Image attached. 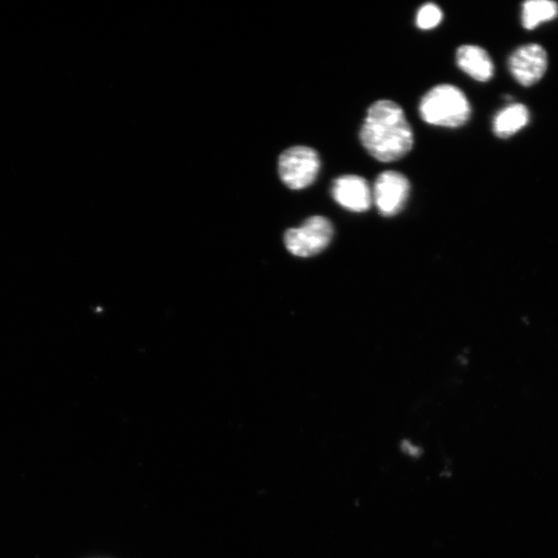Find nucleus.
Instances as JSON below:
<instances>
[{
  "label": "nucleus",
  "instance_id": "obj_9",
  "mask_svg": "<svg viewBox=\"0 0 558 558\" xmlns=\"http://www.w3.org/2000/svg\"><path fill=\"white\" fill-rule=\"evenodd\" d=\"M530 122V111L522 104H513L496 114L492 122V130L496 137L508 139Z\"/></svg>",
  "mask_w": 558,
  "mask_h": 558
},
{
  "label": "nucleus",
  "instance_id": "obj_4",
  "mask_svg": "<svg viewBox=\"0 0 558 558\" xmlns=\"http://www.w3.org/2000/svg\"><path fill=\"white\" fill-rule=\"evenodd\" d=\"M334 234L332 223L321 215L309 217L299 228L285 234L287 250L296 257H313L325 250Z\"/></svg>",
  "mask_w": 558,
  "mask_h": 558
},
{
  "label": "nucleus",
  "instance_id": "obj_5",
  "mask_svg": "<svg viewBox=\"0 0 558 558\" xmlns=\"http://www.w3.org/2000/svg\"><path fill=\"white\" fill-rule=\"evenodd\" d=\"M410 193L411 183L407 176L397 171H385L375 181L372 200L383 216L390 217L406 207Z\"/></svg>",
  "mask_w": 558,
  "mask_h": 558
},
{
  "label": "nucleus",
  "instance_id": "obj_8",
  "mask_svg": "<svg viewBox=\"0 0 558 558\" xmlns=\"http://www.w3.org/2000/svg\"><path fill=\"white\" fill-rule=\"evenodd\" d=\"M456 64L465 74L478 82H488L494 76V65L487 51L479 46L464 45L457 49Z\"/></svg>",
  "mask_w": 558,
  "mask_h": 558
},
{
  "label": "nucleus",
  "instance_id": "obj_2",
  "mask_svg": "<svg viewBox=\"0 0 558 558\" xmlns=\"http://www.w3.org/2000/svg\"><path fill=\"white\" fill-rule=\"evenodd\" d=\"M419 113L430 126L458 129L470 121L472 106L461 89L441 84L425 93L419 104Z\"/></svg>",
  "mask_w": 558,
  "mask_h": 558
},
{
  "label": "nucleus",
  "instance_id": "obj_3",
  "mask_svg": "<svg viewBox=\"0 0 558 558\" xmlns=\"http://www.w3.org/2000/svg\"><path fill=\"white\" fill-rule=\"evenodd\" d=\"M319 153L310 147L295 146L285 150L278 160V174L290 190L301 191L317 180L321 170Z\"/></svg>",
  "mask_w": 558,
  "mask_h": 558
},
{
  "label": "nucleus",
  "instance_id": "obj_1",
  "mask_svg": "<svg viewBox=\"0 0 558 558\" xmlns=\"http://www.w3.org/2000/svg\"><path fill=\"white\" fill-rule=\"evenodd\" d=\"M359 138L370 157L381 163L405 158L414 146V132L405 111L390 100L377 101L368 108Z\"/></svg>",
  "mask_w": 558,
  "mask_h": 558
},
{
  "label": "nucleus",
  "instance_id": "obj_6",
  "mask_svg": "<svg viewBox=\"0 0 558 558\" xmlns=\"http://www.w3.org/2000/svg\"><path fill=\"white\" fill-rule=\"evenodd\" d=\"M508 66L511 75L520 85L533 86L544 77L547 71V52L538 44L521 46L510 56Z\"/></svg>",
  "mask_w": 558,
  "mask_h": 558
},
{
  "label": "nucleus",
  "instance_id": "obj_7",
  "mask_svg": "<svg viewBox=\"0 0 558 558\" xmlns=\"http://www.w3.org/2000/svg\"><path fill=\"white\" fill-rule=\"evenodd\" d=\"M333 200L341 207L356 213L367 211L372 202V190L367 180L358 175H343L331 186Z\"/></svg>",
  "mask_w": 558,
  "mask_h": 558
},
{
  "label": "nucleus",
  "instance_id": "obj_11",
  "mask_svg": "<svg viewBox=\"0 0 558 558\" xmlns=\"http://www.w3.org/2000/svg\"><path fill=\"white\" fill-rule=\"evenodd\" d=\"M443 12L437 5L425 4L416 17V25L422 30H430L439 26L443 20Z\"/></svg>",
  "mask_w": 558,
  "mask_h": 558
},
{
  "label": "nucleus",
  "instance_id": "obj_10",
  "mask_svg": "<svg viewBox=\"0 0 558 558\" xmlns=\"http://www.w3.org/2000/svg\"><path fill=\"white\" fill-rule=\"evenodd\" d=\"M558 16V4L551 0H529L522 7V25L533 30L544 22H549Z\"/></svg>",
  "mask_w": 558,
  "mask_h": 558
}]
</instances>
